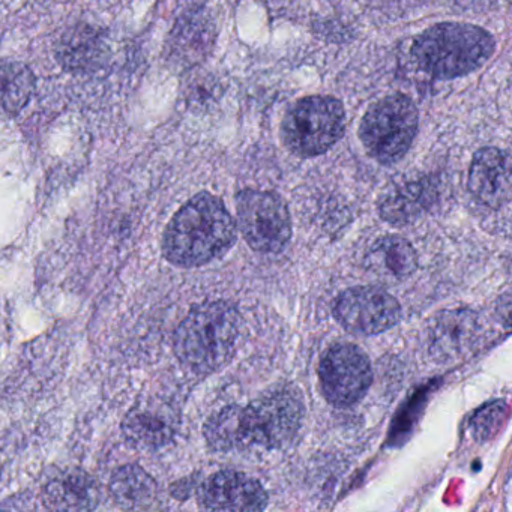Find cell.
Returning a JSON list of instances; mask_svg holds the SVG:
<instances>
[{
    "label": "cell",
    "instance_id": "5bb4252c",
    "mask_svg": "<svg viewBox=\"0 0 512 512\" xmlns=\"http://www.w3.org/2000/svg\"><path fill=\"white\" fill-rule=\"evenodd\" d=\"M368 271L386 283L407 280L418 269V256L412 244L397 235L377 239L365 257Z\"/></svg>",
    "mask_w": 512,
    "mask_h": 512
},
{
    "label": "cell",
    "instance_id": "5b68a950",
    "mask_svg": "<svg viewBox=\"0 0 512 512\" xmlns=\"http://www.w3.org/2000/svg\"><path fill=\"white\" fill-rule=\"evenodd\" d=\"M346 130L343 104L332 97H305L287 110L281 140L292 154L314 158L328 152Z\"/></svg>",
    "mask_w": 512,
    "mask_h": 512
},
{
    "label": "cell",
    "instance_id": "d6986e66",
    "mask_svg": "<svg viewBox=\"0 0 512 512\" xmlns=\"http://www.w3.org/2000/svg\"><path fill=\"white\" fill-rule=\"evenodd\" d=\"M35 92V76L26 65L8 62L0 65V107L8 113L25 109Z\"/></svg>",
    "mask_w": 512,
    "mask_h": 512
},
{
    "label": "cell",
    "instance_id": "8992f818",
    "mask_svg": "<svg viewBox=\"0 0 512 512\" xmlns=\"http://www.w3.org/2000/svg\"><path fill=\"white\" fill-rule=\"evenodd\" d=\"M418 127L415 103L406 95H389L367 110L359 127V139L373 160L389 166L409 152Z\"/></svg>",
    "mask_w": 512,
    "mask_h": 512
},
{
    "label": "cell",
    "instance_id": "9a60e30c",
    "mask_svg": "<svg viewBox=\"0 0 512 512\" xmlns=\"http://www.w3.org/2000/svg\"><path fill=\"white\" fill-rule=\"evenodd\" d=\"M436 188L428 179L404 182L391 188L380 199L379 211L383 220L395 226H406L418 220L434 202Z\"/></svg>",
    "mask_w": 512,
    "mask_h": 512
},
{
    "label": "cell",
    "instance_id": "4fadbf2b",
    "mask_svg": "<svg viewBox=\"0 0 512 512\" xmlns=\"http://www.w3.org/2000/svg\"><path fill=\"white\" fill-rule=\"evenodd\" d=\"M107 56L106 38L89 25L68 29L56 44V58L65 70L88 73L101 67Z\"/></svg>",
    "mask_w": 512,
    "mask_h": 512
},
{
    "label": "cell",
    "instance_id": "277c9868",
    "mask_svg": "<svg viewBox=\"0 0 512 512\" xmlns=\"http://www.w3.org/2000/svg\"><path fill=\"white\" fill-rule=\"evenodd\" d=\"M494 49V38L479 26L440 23L416 37L412 58L431 79L452 80L479 70L493 56Z\"/></svg>",
    "mask_w": 512,
    "mask_h": 512
},
{
    "label": "cell",
    "instance_id": "44dd1931",
    "mask_svg": "<svg viewBox=\"0 0 512 512\" xmlns=\"http://www.w3.org/2000/svg\"><path fill=\"white\" fill-rule=\"evenodd\" d=\"M508 419V406L505 401H494L482 407L473 416L470 430L476 440H490L496 436Z\"/></svg>",
    "mask_w": 512,
    "mask_h": 512
},
{
    "label": "cell",
    "instance_id": "7402d4cb",
    "mask_svg": "<svg viewBox=\"0 0 512 512\" xmlns=\"http://www.w3.org/2000/svg\"><path fill=\"white\" fill-rule=\"evenodd\" d=\"M263 4H274V2H278V0H260Z\"/></svg>",
    "mask_w": 512,
    "mask_h": 512
},
{
    "label": "cell",
    "instance_id": "e0dca14e",
    "mask_svg": "<svg viewBox=\"0 0 512 512\" xmlns=\"http://www.w3.org/2000/svg\"><path fill=\"white\" fill-rule=\"evenodd\" d=\"M98 502V488L88 473H65L44 488V505L53 511H86Z\"/></svg>",
    "mask_w": 512,
    "mask_h": 512
},
{
    "label": "cell",
    "instance_id": "52a82bcc",
    "mask_svg": "<svg viewBox=\"0 0 512 512\" xmlns=\"http://www.w3.org/2000/svg\"><path fill=\"white\" fill-rule=\"evenodd\" d=\"M238 227L254 251L281 253L292 238L289 209L271 191L244 190L236 196Z\"/></svg>",
    "mask_w": 512,
    "mask_h": 512
},
{
    "label": "cell",
    "instance_id": "9c48e42d",
    "mask_svg": "<svg viewBox=\"0 0 512 512\" xmlns=\"http://www.w3.org/2000/svg\"><path fill=\"white\" fill-rule=\"evenodd\" d=\"M334 316L352 334L377 335L400 322L401 307L380 287H350L335 301Z\"/></svg>",
    "mask_w": 512,
    "mask_h": 512
},
{
    "label": "cell",
    "instance_id": "ba28073f",
    "mask_svg": "<svg viewBox=\"0 0 512 512\" xmlns=\"http://www.w3.org/2000/svg\"><path fill=\"white\" fill-rule=\"evenodd\" d=\"M320 388L329 403L352 406L364 398L373 382L370 359L353 344H337L326 350L319 365Z\"/></svg>",
    "mask_w": 512,
    "mask_h": 512
},
{
    "label": "cell",
    "instance_id": "30bf717a",
    "mask_svg": "<svg viewBox=\"0 0 512 512\" xmlns=\"http://www.w3.org/2000/svg\"><path fill=\"white\" fill-rule=\"evenodd\" d=\"M200 505L209 511L257 512L268 506L259 481L236 470L215 473L200 488Z\"/></svg>",
    "mask_w": 512,
    "mask_h": 512
},
{
    "label": "cell",
    "instance_id": "ac0fdd59",
    "mask_svg": "<svg viewBox=\"0 0 512 512\" xmlns=\"http://www.w3.org/2000/svg\"><path fill=\"white\" fill-rule=\"evenodd\" d=\"M212 23L203 14H190L179 20L170 35V59L190 67L212 46Z\"/></svg>",
    "mask_w": 512,
    "mask_h": 512
},
{
    "label": "cell",
    "instance_id": "3957f363",
    "mask_svg": "<svg viewBox=\"0 0 512 512\" xmlns=\"http://www.w3.org/2000/svg\"><path fill=\"white\" fill-rule=\"evenodd\" d=\"M244 335V319L235 305L211 301L197 305L175 334V353L182 365L200 374L226 367Z\"/></svg>",
    "mask_w": 512,
    "mask_h": 512
},
{
    "label": "cell",
    "instance_id": "7a4b0ae2",
    "mask_svg": "<svg viewBox=\"0 0 512 512\" xmlns=\"http://www.w3.org/2000/svg\"><path fill=\"white\" fill-rule=\"evenodd\" d=\"M304 416L301 394L281 386L265 392L248 406H227L221 433L230 452L253 446L283 449L295 440Z\"/></svg>",
    "mask_w": 512,
    "mask_h": 512
},
{
    "label": "cell",
    "instance_id": "ffe728a7",
    "mask_svg": "<svg viewBox=\"0 0 512 512\" xmlns=\"http://www.w3.org/2000/svg\"><path fill=\"white\" fill-rule=\"evenodd\" d=\"M113 494L121 503L131 508L139 506L140 502L151 499L155 484L148 473L136 466H127L116 473L112 482Z\"/></svg>",
    "mask_w": 512,
    "mask_h": 512
},
{
    "label": "cell",
    "instance_id": "8fae6325",
    "mask_svg": "<svg viewBox=\"0 0 512 512\" xmlns=\"http://www.w3.org/2000/svg\"><path fill=\"white\" fill-rule=\"evenodd\" d=\"M482 337L481 320L472 310L443 311L430 328V352L439 362H451L473 352Z\"/></svg>",
    "mask_w": 512,
    "mask_h": 512
},
{
    "label": "cell",
    "instance_id": "6da1fadb",
    "mask_svg": "<svg viewBox=\"0 0 512 512\" xmlns=\"http://www.w3.org/2000/svg\"><path fill=\"white\" fill-rule=\"evenodd\" d=\"M236 241V224L220 197L200 193L167 226L163 253L173 265L197 268L224 256Z\"/></svg>",
    "mask_w": 512,
    "mask_h": 512
},
{
    "label": "cell",
    "instance_id": "7c38bea8",
    "mask_svg": "<svg viewBox=\"0 0 512 512\" xmlns=\"http://www.w3.org/2000/svg\"><path fill=\"white\" fill-rule=\"evenodd\" d=\"M472 196L491 209L511 199V158L499 148H482L473 155L467 179Z\"/></svg>",
    "mask_w": 512,
    "mask_h": 512
},
{
    "label": "cell",
    "instance_id": "2e32d148",
    "mask_svg": "<svg viewBox=\"0 0 512 512\" xmlns=\"http://www.w3.org/2000/svg\"><path fill=\"white\" fill-rule=\"evenodd\" d=\"M125 437L139 448H157L175 433V418L170 409L160 403L137 404L124 424Z\"/></svg>",
    "mask_w": 512,
    "mask_h": 512
}]
</instances>
